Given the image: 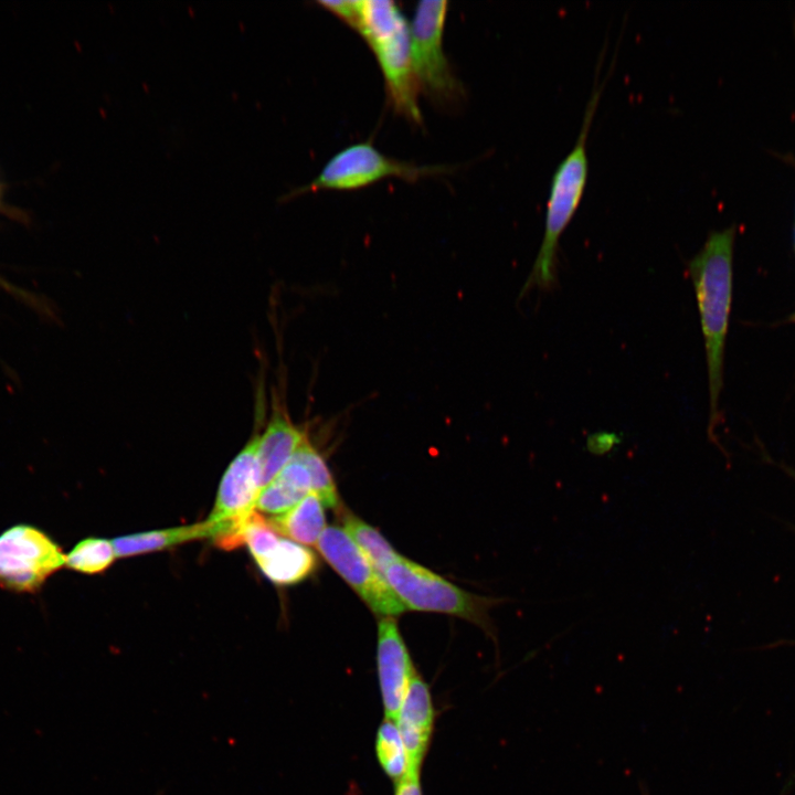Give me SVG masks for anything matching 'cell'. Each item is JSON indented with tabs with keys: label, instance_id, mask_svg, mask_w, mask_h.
<instances>
[{
	"label": "cell",
	"instance_id": "1",
	"mask_svg": "<svg viewBox=\"0 0 795 795\" xmlns=\"http://www.w3.org/2000/svg\"><path fill=\"white\" fill-rule=\"evenodd\" d=\"M734 234L733 226L711 232L688 263L706 348L709 434H712L721 416L719 400L723 388L724 349L732 303Z\"/></svg>",
	"mask_w": 795,
	"mask_h": 795
},
{
	"label": "cell",
	"instance_id": "2",
	"mask_svg": "<svg viewBox=\"0 0 795 795\" xmlns=\"http://www.w3.org/2000/svg\"><path fill=\"white\" fill-rule=\"evenodd\" d=\"M605 80H594L585 106L579 136L570 152L556 167L550 184L545 209L544 231L532 268L520 297L533 289L549 292L558 284V252L562 233L575 214L589 176L587 136L597 108Z\"/></svg>",
	"mask_w": 795,
	"mask_h": 795
},
{
	"label": "cell",
	"instance_id": "3",
	"mask_svg": "<svg viewBox=\"0 0 795 795\" xmlns=\"http://www.w3.org/2000/svg\"><path fill=\"white\" fill-rule=\"evenodd\" d=\"M374 54L388 98L399 115L422 125L418 86L411 57L410 24L393 1L360 0L356 30Z\"/></svg>",
	"mask_w": 795,
	"mask_h": 795
},
{
	"label": "cell",
	"instance_id": "4",
	"mask_svg": "<svg viewBox=\"0 0 795 795\" xmlns=\"http://www.w3.org/2000/svg\"><path fill=\"white\" fill-rule=\"evenodd\" d=\"M449 171V167L445 166H422L388 157L370 141L357 142L335 153L316 178L282 194L278 201L286 202L307 192L321 190H358L388 178L415 182Z\"/></svg>",
	"mask_w": 795,
	"mask_h": 795
},
{
	"label": "cell",
	"instance_id": "5",
	"mask_svg": "<svg viewBox=\"0 0 795 795\" xmlns=\"http://www.w3.org/2000/svg\"><path fill=\"white\" fill-rule=\"evenodd\" d=\"M383 575L404 607L459 616L494 635L488 613L492 606L505 602L504 598L468 593L403 556L392 563Z\"/></svg>",
	"mask_w": 795,
	"mask_h": 795
},
{
	"label": "cell",
	"instance_id": "6",
	"mask_svg": "<svg viewBox=\"0 0 795 795\" xmlns=\"http://www.w3.org/2000/svg\"><path fill=\"white\" fill-rule=\"evenodd\" d=\"M447 12L445 0L420 1L410 23L412 66L418 91L441 106L456 105L464 93L444 51Z\"/></svg>",
	"mask_w": 795,
	"mask_h": 795
},
{
	"label": "cell",
	"instance_id": "7",
	"mask_svg": "<svg viewBox=\"0 0 795 795\" xmlns=\"http://www.w3.org/2000/svg\"><path fill=\"white\" fill-rule=\"evenodd\" d=\"M61 547L44 531L15 524L0 534V586L14 593H36L65 566Z\"/></svg>",
	"mask_w": 795,
	"mask_h": 795
},
{
	"label": "cell",
	"instance_id": "8",
	"mask_svg": "<svg viewBox=\"0 0 795 795\" xmlns=\"http://www.w3.org/2000/svg\"><path fill=\"white\" fill-rule=\"evenodd\" d=\"M316 545L324 559L374 613L388 617L405 610L385 577L344 530L337 526L326 527Z\"/></svg>",
	"mask_w": 795,
	"mask_h": 795
},
{
	"label": "cell",
	"instance_id": "9",
	"mask_svg": "<svg viewBox=\"0 0 795 795\" xmlns=\"http://www.w3.org/2000/svg\"><path fill=\"white\" fill-rule=\"evenodd\" d=\"M258 441L259 433L256 432L225 470L213 509L205 520L213 527L244 520L255 511L261 491Z\"/></svg>",
	"mask_w": 795,
	"mask_h": 795
},
{
	"label": "cell",
	"instance_id": "10",
	"mask_svg": "<svg viewBox=\"0 0 795 795\" xmlns=\"http://www.w3.org/2000/svg\"><path fill=\"white\" fill-rule=\"evenodd\" d=\"M377 666L384 719L395 721L416 672L398 625L391 617H384L379 623Z\"/></svg>",
	"mask_w": 795,
	"mask_h": 795
},
{
	"label": "cell",
	"instance_id": "11",
	"mask_svg": "<svg viewBox=\"0 0 795 795\" xmlns=\"http://www.w3.org/2000/svg\"><path fill=\"white\" fill-rule=\"evenodd\" d=\"M434 721L435 711L430 687L415 674L395 718L407 754L406 772H421L432 740Z\"/></svg>",
	"mask_w": 795,
	"mask_h": 795
},
{
	"label": "cell",
	"instance_id": "12",
	"mask_svg": "<svg viewBox=\"0 0 795 795\" xmlns=\"http://www.w3.org/2000/svg\"><path fill=\"white\" fill-rule=\"evenodd\" d=\"M306 434L295 425L282 405H275L259 434L257 460L261 489L287 465Z\"/></svg>",
	"mask_w": 795,
	"mask_h": 795
},
{
	"label": "cell",
	"instance_id": "13",
	"mask_svg": "<svg viewBox=\"0 0 795 795\" xmlns=\"http://www.w3.org/2000/svg\"><path fill=\"white\" fill-rule=\"evenodd\" d=\"M311 492V478L307 467L292 457L287 465L263 487L255 508L259 512L279 516L292 509Z\"/></svg>",
	"mask_w": 795,
	"mask_h": 795
},
{
	"label": "cell",
	"instance_id": "14",
	"mask_svg": "<svg viewBox=\"0 0 795 795\" xmlns=\"http://www.w3.org/2000/svg\"><path fill=\"white\" fill-rule=\"evenodd\" d=\"M256 563L264 575L277 585L299 583L312 574L318 565L311 550L284 538Z\"/></svg>",
	"mask_w": 795,
	"mask_h": 795
},
{
	"label": "cell",
	"instance_id": "15",
	"mask_svg": "<svg viewBox=\"0 0 795 795\" xmlns=\"http://www.w3.org/2000/svg\"><path fill=\"white\" fill-rule=\"evenodd\" d=\"M212 538L208 521L162 530L132 533L112 540L117 558L160 551L197 539Z\"/></svg>",
	"mask_w": 795,
	"mask_h": 795
},
{
	"label": "cell",
	"instance_id": "16",
	"mask_svg": "<svg viewBox=\"0 0 795 795\" xmlns=\"http://www.w3.org/2000/svg\"><path fill=\"white\" fill-rule=\"evenodd\" d=\"M277 533L305 545H316L326 529L324 505L311 491L283 515L267 519Z\"/></svg>",
	"mask_w": 795,
	"mask_h": 795
},
{
	"label": "cell",
	"instance_id": "17",
	"mask_svg": "<svg viewBox=\"0 0 795 795\" xmlns=\"http://www.w3.org/2000/svg\"><path fill=\"white\" fill-rule=\"evenodd\" d=\"M343 524L347 534L382 575L392 563L401 558L378 530L356 516L346 515Z\"/></svg>",
	"mask_w": 795,
	"mask_h": 795
},
{
	"label": "cell",
	"instance_id": "18",
	"mask_svg": "<svg viewBox=\"0 0 795 795\" xmlns=\"http://www.w3.org/2000/svg\"><path fill=\"white\" fill-rule=\"evenodd\" d=\"M377 759L384 773L399 781L407 771V754L395 721L383 719L374 742Z\"/></svg>",
	"mask_w": 795,
	"mask_h": 795
},
{
	"label": "cell",
	"instance_id": "19",
	"mask_svg": "<svg viewBox=\"0 0 795 795\" xmlns=\"http://www.w3.org/2000/svg\"><path fill=\"white\" fill-rule=\"evenodd\" d=\"M116 558L112 540L86 538L65 555V566L84 574H99L106 571Z\"/></svg>",
	"mask_w": 795,
	"mask_h": 795
},
{
	"label": "cell",
	"instance_id": "20",
	"mask_svg": "<svg viewBox=\"0 0 795 795\" xmlns=\"http://www.w3.org/2000/svg\"><path fill=\"white\" fill-rule=\"evenodd\" d=\"M293 457L307 467L311 478V491L320 499L322 505L329 508L338 507L339 499L332 476L324 458L309 443L307 437L299 445Z\"/></svg>",
	"mask_w": 795,
	"mask_h": 795
},
{
	"label": "cell",
	"instance_id": "21",
	"mask_svg": "<svg viewBox=\"0 0 795 795\" xmlns=\"http://www.w3.org/2000/svg\"><path fill=\"white\" fill-rule=\"evenodd\" d=\"M317 4L328 10L337 18L342 20L348 26L356 30L359 13H360V0H344V1H317Z\"/></svg>",
	"mask_w": 795,
	"mask_h": 795
},
{
	"label": "cell",
	"instance_id": "22",
	"mask_svg": "<svg viewBox=\"0 0 795 795\" xmlns=\"http://www.w3.org/2000/svg\"><path fill=\"white\" fill-rule=\"evenodd\" d=\"M420 776L421 772H406L395 782L394 795H423Z\"/></svg>",
	"mask_w": 795,
	"mask_h": 795
},
{
	"label": "cell",
	"instance_id": "23",
	"mask_svg": "<svg viewBox=\"0 0 795 795\" xmlns=\"http://www.w3.org/2000/svg\"><path fill=\"white\" fill-rule=\"evenodd\" d=\"M616 443L617 438L612 434H597L589 438L587 448L593 454L603 455L612 449Z\"/></svg>",
	"mask_w": 795,
	"mask_h": 795
},
{
	"label": "cell",
	"instance_id": "24",
	"mask_svg": "<svg viewBox=\"0 0 795 795\" xmlns=\"http://www.w3.org/2000/svg\"><path fill=\"white\" fill-rule=\"evenodd\" d=\"M793 320L795 321V315H794V317H793Z\"/></svg>",
	"mask_w": 795,
	"mask_h": 795
}]
</instances>
